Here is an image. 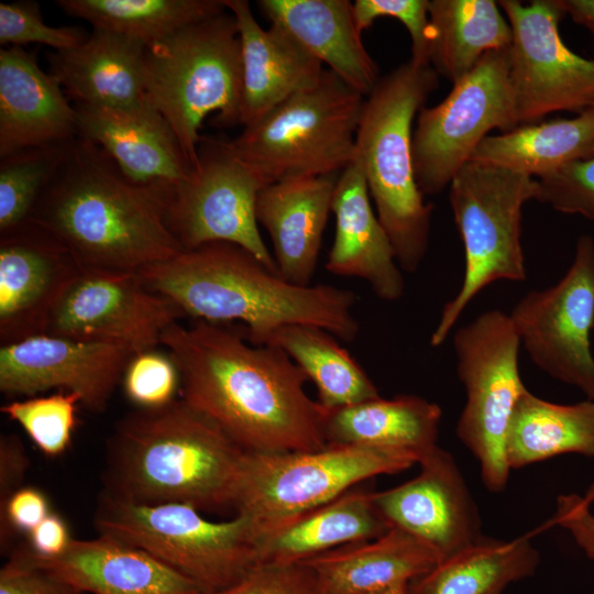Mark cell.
<instances>
[{"label":"cell","mask_w":594,"mask_h":594,"mask_svg":"<svg viewBox=\"0 0 594 594\" xmlns=\"http://www.w3.org/2000/svg\"><path fill=\"white\" fill-rule=\"evenodd\" d=\"M337 178H286L257 196L256 220L271 237L277 273L293 284L311 285Z\"/></svg>","instance_id":"cb8c5ba5"},{"label":"cell","mask_w":594,"mask_h":594,"mask_svg":"<svg viewBox=\"0 0 594 594\" xmlns=\"http://www.w3.org/2000/svg\"><path fill=\"white\" fill-rule=\"evenodd\" d=\"M565 15L584 26L594 42V0H558Z\"/></svg>","instance_id":"681fc988"},{"label":"cell","mask_w":594,"mask_h":594,"mask_svg":"<svg viewBox=\"0 0 594 594\" xmlns=\"http://www.w3.org/2000/svg\"><path fill=\"white\" fill-rule=\"evenodd\" d=\"M439 75L411 59L380 77L365 98L355 140L377 218L399 267L416 272L429 245L432 205L424 201L413 161V123Z\"/></svg>","instance_id":"5b68a950"},{"label":"cell","mask_w":594,"mask_h":594,"mask_svg":"<svg viewBox=\"0 0 594 594\" xmlns=\"http://www.w3.org/2000/svg\"><path fill=\"white\" fill-rule=\"evenodd\" d=\"M134 353L114 344L32 336L1 345L0 389L10 396H35L58 388L78 395L90 411L101 413Z\"/></svg>","instance_id":"e0dca14e"},{"label":"cell","mask_w":594,"mask_h":594,"mask_svg":"<svg viewBox=\"0 0 594 594\" xmlns=\"http://www.w3.org/2000/svg\"><path fill=\"white\" fill-rule=\"evenodd\" d=\"M426 542L398 528L329 550L300 563L314 574L317 594H369L410 581L440 561Z\"/></svg>","instance_id":"83f0119b"},{"label":"cell","mask_w":594,"mask_h":594,"mask_svg":"<svg viewBox=\"0 0 594 594\" xmlns=\"http://www.w3.org/2000/svg\"><path fill=\"white\" fill-rule=\"evenodd\" d=\"M409 583L394 584L369 594H409Z\"/></svg>","instance_id":"f907efd6"},{"label":"cell","mask_w":594,"mask_h":594,"mask_svg":"<svg viewBox=\"0 0 594 594\" xmlns=\"http://www.w3.org/2000/svg\"><path fill=\"white\" fill-rule=\"evenodd\" d=\"M540 557L529 536H482L409 582V594H492L536 573Z\"/></svg>","instance_id":"836d02e7"},{"label":"cell","mask_w":594,"mask_h":594,"mask_svg":"<svg viewBox=\"0 0 594 594\" xmlns=\"http://www.w3.org/2000/svg\"><path fill=\"white\" fill-rule=\"evenodd\" d=\"M146 46L92 29L78 46L48 54L50 74L77 105L127 108L143 101Z\"/></svg>","instance_id":"484cf974"},{"label":"cell","mask_w":594,"mask_h":594,"mask_svg":"<svg viewBox=\"0 0 594 594\" xmlns=\"http://www.w3.org/2000/svg\"><path fill=\"white\" fill-rule=\"evenodd\" d=\"M78 136L77 112L36 56L19 46L0 50V157Z\"/></svg>","instance_id":"44dd1931"},{"label":"cell","mask_w":594,"mask_h":594,"mask_svg":"<svg viewBox=\"0 0 594 594\" xmlns=\"http://www.w3.org/2000/svg\"><path fill=\"white\" fill-rule=\"evenodd\" d=\"M80 397L59 391L48 396H32L1 406L47 457H57L68 448L76 427V407Z\"/></svg>","instance_id":"74e56055"},{"label":"cell","mask_w":594,"mask_h":594,"mask_svg":"<svg viewBox=\"0 0 594 594\" xmlns=\"http://www.w3.org/2000/svg\"><path fill=\"white\" fill-rule=\"evenodd\" d=\"M442 410L416 395L381 396L339 408H326L327 444L405 450L419 459L436 448ZM419 462V461H418Z\"/></svg>","instance_id":"f546056e"},{"label":"cell","mask_w":594,"mask_h":594,"mask_svg":"<svg viewBox=\"0 0 594 594\" xmlns=\"http://www.w3.org/2000/svg\"><path fill=\"white\" fill-rule=\"evenodd\" d=\"M73 538L64 519L51 513L28 534L29 549L40 558H54L62 554Z\"/></svg>","instance_id":"c3c4849f"},{"label":"cell","mask_w":594,"mask_h":594,"mask_svg":"<svg viewBox=\"0 0 594 594\" xmlns=\"http://www.w3.org/2000/svg\"><path fill=\"white\" fill-rule=\"evenodd\" d=\"M365 97L330 69L230 140L235 154L270 184L336 175L355 158Z\"/></svg>","instance_id":"ba28073f"},{"label":"cell","mask_w":594,"mask_h":594,"mask_svg":"<svg viewBox=\"0 0 594 594\" xmlns=\"http://www.w3.org/2000/svg\"><path fill=\"white\" fill-rule=\"evenodd\" d=\"M594 156V107L574 118L553 119L488 135L470 161L536 179Z\"/></svg>","instance_id":"4dcf8cb0"},{"label":"cell","mask_w":594,"mask_h":594,"mask_svg":"<svg viewBox=\"0 0 594 594\" xmlns=\"http://www.w3.org/2000/svg\"><path fill=\"white\" fill-rule=\"evenodd\" d=\"M138 277L183 315L218 324L242 322L243 336L256 345L275 329L292 323L322 328L346 342L360 332L353 292L328 284H293L229 242L185 250Z\"/></svg>","instance_id":"3957f363"},{"label":"cell","mask_w":594,"mask_h":594,"mask_svg":"<svg viewBox=\"0 0 594 594\" xmlns=\"http://www.w3.org/2000/svg\"><path fill=\"white\" fill-rule=\"evenodd\" d=\"M245 453L183 398L138 408L107 440L102 492L136 504L233 509Z\"/></svg>","instance_id":"277c9868"},{"label":"cell","mask_w":594,"mask_h":594,"mask_svg":"<svg viewBox=\"0 0 594 594\" xmlns=\"http://www.w3.org/2000/svg\"><path fill=\"white\" fill-rule=\"evenodd\" d=\"M89 33L78 26L47 25L35 1L0 3V44L19 46L30 43L47 45L55 51L78 46Z\"/></svg>","instance_id":"ab89813d"},{"label":"cell","mask_w":594,"mask_h":594,"mask_svg":"<svg viewBox=\"0 0 594 594\" xmlns=\"http://www.w3.org/2000/svg\"><path fill=\"white\" fill-rule=\"evenodd\" d=\"M144 89L194 167L207 116L215 113L219 128L241 124V43L232 13L227 9L146 47Z\"/></svg>","instance_id":"8992f818"},{"label":"cell","mask_w":594,"mask_h":594,"mask_svg":"<svg viewBox=\"0 0 594 594\" xmlns=\"http://www.w3.org/2000/svg\"><path fill=\"white\" fill-rule=\"evenodd\" d=\"M161 344L175 362L182 398L249 453L312 451L327 444L324 407L305 391L308 377L279 348L205 320L178 321Z\"/></svg>","instance_id":"6da1fadb"},{"label":"cell","mask_w":594,"mask_h":594,"mask_svg":"<svg viewBox=\"0 0 594 594\" xmlns=\"http://www.w3.org/2000/svg\"><path fill=\"white\" fill-rule=\"evenodd\" d=\"M332 212L336 233L328 272L365 280L386 301L403 297L405 282L392 243L375 213L362 165L354 158L337 178Z\"/></svg>","instance_id":"7402d4cb"},{"label":"cell","mask_w":594,"mask_h":594,"mask_svg":"<svg viewBox=\"0 0 594 594\" xmlns=\"http://www.w3.org/2000/svg\"><path fill=\"white\" fill-rule=\"evenodd\" d=\"M80 272L68 249L31 219L1 233V345L44 333L52 310Z\"/></svg>","instance_id":"d6986e66"},{"label":"cell","mask_w":594,"mask_h":594,"mask_svg":"<svg viewBox=\"0 0 594 594\" xmlns=\"http://www.w3.org/2000/svg\"><path fill=\"white\" fill-rule=\"evenodd\" d=\"M70 252L81 272L138 275L185 251L162 196L130 182L110 156L77 136L31 217Z\"/></svg>","instance_id":"7a4b0ae2"},{"label":"cell","mask_w":594,"mask_h":594,"mask_svg":"<svg viewBox=\"0 0 594 594\" xmlns=\"http://www.w3.org/2000/svg\"><path fill=\"white\" fill-rule=\"evenodd\" d=\"M235 19L242 66L241 124L250 125L294 94L314 85L322 63L284 29H263L246 0H224Z\"/></svg>","instance_id":"603a6c76"},{"label":"cell","mask_w":594,"mask_h":594,"mask_svg":"<svg viewBox=\"0 0 594 594\" xmlns=\"http://www.w3.org/2000/svg\"><path fill=\"white\" fill-rule=\"evenodd\" d=\"M429 63L452 84L491 51L506 50L512 29L493 0H429Z\"/></svg>","instance_id":"1f68e13d"},{"label":"cell","mask_w":594,"mask_h":594,"mask_svg":"<svg viewBox=\"0 0 594 594\" xmlns=\"http://www.w3.org/2000/svg\"><path fill=\"white\" fill-rule=\"evenodd\" d=\"M510 29L508 79L516 125L557 111L594 106V59L571 51L559 33L565 15L558 0H501Z\"/></svg>","instance_id":"5bb4252c"},{"label":"cell","mask_w":594,"mask_h":594,"mask_svg":"<svg viewBox=\"0 0 594 594\" xmlns=\"http://www.w3.org/2000/svg\"><path fill=\"white\" fill-rule=\"evenodd\" d=\"M428 6L429 0H356L353 3V15L361 33L378 18L387 16L398 20L406 28L411 40L410 59L419 64H430Z\"/></svg>","instance_id":"b9f144b4"},{"label":"cell","mask_w":594,"mask_h":594,"mask_svg":"<svg viewBox=\"0 0 594 594\" xmlns=\"http://www.w3.org/2000/svg\"><path fill=\"white\" fill-rule=\"evenodd\" d=\"M182 311L147 289L138 275L80 272L46 322V334L128 348L153 349Z\"/></svg>","instance_id":"2e32d148"},{"label":"cell","mask_w":594,"mask_h":594,"mask_svg":"<svg viewBox=\"0 0 594 594\" xmlns=\"http://www.w3.org/2000/svg\"><path fill=\"white\" fill-rule=\"evenodd\" d=\"M389 528L375 505L374 492L353 487L264 532L258 563H300L344 544L375 539Z\"/></svg>","instance_id":"f1b7e54d"},{"label":"cell","mask_w":594,"mask_h":594,"mask_svg":"<svg viewBox=\"0 0 594 594\" xmlns=\"http://www.w3.org/2000/svg\"><path fill=\"white\" fill-rule=\"evenodd\" d=\"M94 525L98 535L146 551L204 594L232 585L258 563L260 534L242 515L212 521L191 505L136 504L102 492Z\"/></svg>","instance_id":"52a82bcc"},{"label":"cell","mask_w":594,"mask_h":594,"mask_svg":"<svg viewBox=\"0 0 594 594\" xmlns=\"http://www.w3.org/2000/svg\"><path fill=\"white\" fill-rule=\"evenodd\" d=\"M68 15L146 47L227 10L224 0H58Z\"/></svg>","instance_id":"d590c367"},{"label":"cell","mask_w":594,"mask_h":594,"mask_svg":"<svg viewBox=\"0 0 594 594\" xmlns=\"http://www.w3.org/2000/svg\"><path fill=\"white\" fill-rule=\"evenodd\" d=\"M257 7L350 87L367 97L378 67L361 38L349 0H261Z\"/></svg>","instance_id":"4316f807"},{"label":"cell","mask_w":594,"mask_h":594,"mask_svg":"<svg viewBox=\"0 0 594 594\" xmlns=\"http://www.w3.org/2000/svg\"><path fill=\"white\" fill-rule=\"evenodd\" d=\"M28 455L21 440L14 435L0 439V505L16 490L22 487Z\"/></svg>","instance_id":"7dc6e473"},{"label":"cell","mask_w":594,"mask_h":594,"mask_svg":"<svg viewBox=\"0 0 594 594\" xmlns=\"http://www.w3.org/2000/svg\"><path fill=\"white\" fill-rule=\"evenodd\" d=\"M210 594H317L312 572L302 563H257L232 585Z\"/></svg>","instance_id":"ee69618b"},{"label":"cell","mask_w":594,"mask_h":594,"mask_svg":"<svg viewBox=\"0 0 594 594\" xmlns=\"http://www.w3.org/2000/svg\"><path fill=\"white\" fill-rule=\"evenodd\" d=\"M538 182L504 168L468 162L449 185V200L464 248L462 284L430 337L441 345L469 304L497 280L526 279L522 207L536 200Z\"/></svg>","instance_id":"9c48e42d"},{"label":"cell","mask_w":594,"mask_h":594,"mask_svg":"<svg viewBox=\"0 0 594 594\" xmlns=\"http://www.w3.org/2000/svg\"><path fill=\"white\" fill-rule=\"evenodd\" d=\"M503 592H495V593H492V594H502Z\"/></svg>","instance_id":"816d5d0a"},{"label":"cell","mask_w":594,"mask_h":594,"mask_svg":"<svg viewBox=\"0 0 594 594\" xmlns=\"http://www.w3.org/2000/svg\"><path fill=\"white\" fill-rule=\"evenodd\" d=\"M418 464V475L393 488L374 492V502L391 528L426 542L443 560L482 537L481 518L449 452L437 446Z\"/></svg>","instance_id":"ac0fdd59"},{"label":"cell","mask_w":594,"mask_h":594,"mask_svg":"<svg viewBox=\"0 0 594 594\" xmlns=\"http://www.w3.org/2000/svg\"><path fill=\"white\" fill-rule=\"evenodd\" d=\"M548 525L569 531L586 557L594 560V482L583 496L560 495L556 514Z\"/></svg>","instance_id":"bcb514c9"},{"label":"cell","mask_w":594,"mask_h":594,"mask_svg":"<svg viewBox=\"0 0 594 594\" xmlns=\"http://www.w3.org/2000/svg\"><path fill=\"white\" fill-rule=\"evenodd\" d=\"M51 514L45 494L33 486H22L0 505L1 552L12 550L18 534L28 535Z\"/></svg>","instance_id":"f6af8a7d"},{"label":"cell","mask_w":594,"mask_h":594,"mask_svg":"<svg viewBox=\"0 0 594 594\" xmlns=\"http://www.w3.org/2000/svg\"><path fill=\"white\" fill-rule=\"evenodd\" d=\"M531 361L551 377L594 400V240L576 241L566 273L554 285L527 293L509 314Z\"/></svg>","instance_id":"9a60e30c"},{"label":"cell","mask_w":594,"mask_h":594,"mask_svg":"<svg viewBox=\"0 0 594 594\" xmlns=\"http://www.w3.org/2000/svg\"><path fill=\"white\" fill-rule=\"evenodd\" d=\"M594 107V106H593Z\"/></svg>","instance_id":"f5cc1de1"},{"label":"cell","mask_w":594,"mask_h":594,"mask_svg":"<svg viewBox=\"0 0 594 594\" xmlns=\"http://www.w3.org/2000/svg\"><path fill=\"white\" fill-rule=\"evenodd\" d=\"M505 450L510 470L566 453L594 458V400L556 404L526 389L514 409Z\"/></svg>","instance_id":"d6a6232c"},{"label":"cell","mask_w":594,"mask_h":594,"mask_svg":"<svg viewBox=\"0 0 594 594\" xmlns=\"http://www.w3.org/2000/svg\"><path fill=\"white\" fill-rule=\"evenodd\" d=\"M73 141L28 148L1 158L0 233L30 219Z\"/></svg>","instance_id":"8d00e7d4"},{"label":"cell","mask_w":594,"mask_h":594,"mask_svg":"<svg viewBox=\"0 0 594 594\" xmlns=\"http://www.w3.org/2000/svg\"><path fill=\"white\" fill-rule=\"evenodd\" d=\"M395 449L331 446L312 451L244 455L233 510L249 518L260 538L270 529L344 494L359 483L418 463Z\"/></svg>","instance_id":"30bf717a"},{"label":"cell","mask_w":594,"mask_h":594,"mask_svg":"<svg viewBox=\"0 0 594 594\" xmlns=\"http://www.w3.org/2000/svg\"><path fill=\"white\" fill-rule=\"evenodd\" d=\"M187 178L163 196L166 223L184 250L237 244L267 268L276 264L256 220V200L270 183L233 151L230 140L201 136Z\"/></svg>","instance_id":"7c38bea8"},{"label":"cell","mask_w":594,"mask_h":594,"mask_svg":"<svg viewBox=\"0 0 594 594\" xmlns=\"http://www.w3.org/2000/svg\"><path fill=\"white\" fill-rule=\"evenodd\" d=\"M537 182L536 200L559 212L594 220V156Z\"/></svg>","instance_id":"60d3db41"},{"label":"cell","mask_w":594,"mask_h":594,"mask_svg":"<svg viewBox=\"0 0 594 594\" xmlns=\"http://www.w3.org/2000/svg\"><path fill=\"white\" fill-rule=\"evenodd\" d=\"M122 385L127 397L138 408L163 407L173 400L180 388L178 369L168 353L155 348L134 353L128 362Z\"/></svg>","instance_id":"f35d334b"},{"label":"cell","mask_w":594,"mask_h":594,"mask_svg":"<svg viewBox=\"0 0 594 594\" xmlns=\"http://www.w3.org/2000/svg\"><path fill=\"white\" fill-rule=\"evenodd\" d=\"M30 552L37 563L82 593L204 594L194 581L146 551L109 536L73 539L68 548L54 558H40Z\"/></svg>","instance_id":"d4e9b609"},{"label":"cell","mask_w":594,"mask_h":594,"mask_svg":"<svg viewBox=\"0 0 594 594\" xmlns=\"http://www.w3.org/2000/svg\"><path fill=\"white\" fill-rule=\"evenodd\" d=\"M507 50L488 52L440 103L424 107L417 114L413 161L424 195L449 187L491 131L517 128Z\"/></svg>","instance_id":"4fadbf2b"},{"label":"cell","mask_w":594,"mask_h":594,"mask_svg":"<svg viewBox=\"0 0 594 594\" xmlns=\"http://www.w3.org/2000/svg\"><path fill=\"white\" fill-rule=\"evenodd\" d=\"M78 136L102 148L133 184L162 196L191 170L163 114L145 98L127 108L76 105Z\"/></svg>","instance_id":"ffe728a7"},{"label":"cell","mask_w":594,"mask_h":594,"mask_svg":"<svg viewBox=\"0 0 594 594\" xmlns=\"http://www.w3.org/2000/svg\"><path fill=\"white\" fill-rule=\"evenodd\" d=\"M327 330L301 323L282 326L260 345L283 350L312 381L326 408L355 405L380 397L362 366Z\"/></svg>","instance_id":"e575fe53"},{"label":"cell","mask_w":594,"mask_h":594,"mask_svg":"<svg viewBox=\"0 0 594 594\" xmlns=\"http://www.w3.org/2000/svg\"><path fill=\"white\" fill-rule=\"evenodd\" d=\"M0 594H82L37 563L26 543L14 547L0 570Z\"/></svg>","instance_id":"7bdbcfd3"},{"label":"cell","mask_w":594,"mask_h":594,"mask_svg":"<svg viewBox=\"0 0 594 594\" xmlns=\"http://www.w3.org/2000/svg\"><path fill=\"white\" fill-rule=\"evenodd\" d=\"M520 345L509 314L497 309L482 312L453 336L457 373L466 397L455 431L477 459L483 484L493 493L508 483L506 438L527 389L519 373Z\"/></svg>","instance_id":"8fae6325"}]
</instances>
